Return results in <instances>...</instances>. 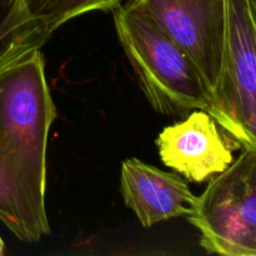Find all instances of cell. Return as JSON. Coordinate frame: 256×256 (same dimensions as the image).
I'll return each instance as SVG.
<instances>
[{"mask_svg": "<svg viewBox=\"0 0 256 256\" xmlns=\"http://www.w3.org/2000/svg\"><path fill=\"white\" fill-rule=\"evenodd\" d=\"M56 116L40 49L0 72V222L24 242L50 234L46 150Z\"/></svg>", "mask_w": 256, "mask_h": 256, "instance_id": "cell-1", "label": "cell"}, {"mask_svg": "<svg viewBox=\"0 0 256 256\" xmlns=\"http://www.w3.org/2000/svg\"><path fill=\"white\" fill-rule=\"evenodd\" d=\"M114 22L140 88L154 110L169 116L204 110L229 132L202 70L156 22L132 2L115 8Z\"/></svg>", "mask_w": 256, "mask_h": 256, "instance_id": "cell-2", "label": "cell"}, {"mask_svg": "<svg viewBox=\"0 0 256 256\" xmlns=\"http://www.w3.org/2000/svg\"><path fill=\"white\" fill-rule=\"evenodd\" d=\"M188 219L209 254L256 256V148L210 179Z\"/></svg>", "mask_w": 256, "mask_h": 256, "instance_id": "cell-3", "label": "cell"}, {"mask_svg": "<svg viewBox=\"0 0 256 256\" xmlns=\"http://www.w3.org/2000/svg\"><path fill=\"white\" fill-rule=\"evenodd\" d=\"M226 34L215 100L242 148H256V22L249 0H225Z\"/></svg>", "mask_w": 256, "mask_h": 256, "instance_id": "cell-4", "label": "cell"}, {"mask_svg": "<svg viewBox=\"0 0 256 256\" xmlns=\"http://www.w3.org/2000/svg\"><path fill=\"white\" fill-rule=\"evenodd\" d=\"M194 59L215 95L226 34L225 0H130Z\"/></svg>", "mask_w": 256, "mask_h": 256, "instance_id": "cell-5", "label": "cell"}, {"mask_svg": "<svg viewBox=\"0 0 256 256\" xmlns=\"http://www.w3.org/2000/svg\"><path fill=\"white\" fill-rule=\"evenodd\" d=\"M219 126L209 112L194 110L185 120L165 128L156 139L162 162L194 182L220 174L234 160L232 145L240 144L225 138Z\"/></svg>", "mask_w": 256, "mask_h": 256, "instance_id": "cell-6", "label": "cell"}, {"mask_svg": "<svg viewBox=\"0 0 256 256\" xmlns=\"http://www.w3.org/2000/svg\"><path fill=\"white\" fill-rule=\"evenodd\" d=\"M120 192L125 205L135 212L144 228L189 215L196 199L182 176L162 172L136 158L122 162Z\"/></svg>", "mask_w": 256, "mask_h": 256, "instance_id": "cell-7", "label": "cell"}, {"mask_svg": "<svg viewBox=\"0 0 256 256\" xmlns=\"http://www.w3.org/2000/svg\"><path fill=\"white\" fill-rule=\"evenodd\" d=\"M46 28L32 19L22 0H0V72L49 40Z\"/></svg>", "mask_w": 256, "mask_h": 256, "instance_id": "cell-8", "label": "cell"}, {"mask_svg": "<svg viewBox=\"0 0 256 256\" xmlns=\"http://www.w3.org/2000/svg\"><path fill=\"white\" fill-rule=\"evenodd\" d=\"M32 19L42 22L50 34L62 24L85 12L115 9L122 0H22Z\"/></svg>", "mask_w": 256, "mask_h": 256, "instance_id": "cell-9", "label": "cell"}, {"mask_svg": "<svg viewBox=\"0 0 256 256\" xmlns=\"http://www.w3.org/2000/svg\"><path fill=\"white\" fill-rule=\"evenodd\" d=\"M250 5H252V14H254V19L256 22V0H249Z\"/></svg>", "mask_w": 256, "mask_h": 256, "instance_id": "cell-10", "label": "cell"}, {"mask_svg": "<svg viewBox=\"0 0 256 256\" xmlns=\"http://www.w3.org/2000/svg\"><path fill=\"white\" fill-rule=\"evenodd\" d=\"M4 242L2 240V238H0V255L4 254Z\"/></svg>", "mask_w": 256, "mask_h": 256, "instance_id": "cell-11", "label": "cell"}]
</instances>
